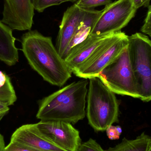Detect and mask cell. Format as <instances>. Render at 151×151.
<instances>
[{"instance_id":"44dd1931","label":"cell","mask_w":151,"mask_h":151,"mask_svg":"<svg viewBox=\"0 0 151 151\" xmlns=\"http://www.w3.org/2000/svg\"><path fill=\"white\" fill-rule=\"evenodd\" d=\"M106 135L109 139L111 140H118L119 138L120 135L119 134L116 126L113 125L109 126L106 130Z\"/></svg>"},{"instance_id":"4316f807","label":"cell","mask_w":151,"mask_h":151,"mask_svg":"<svg viewBox=\"0 0 151 151\" xmlns=\"http://www.w3.org/2000/svg\"><path fill=\"white\" fill-rule=\"evenodd\" d=\"M148 12L146 18L145 19V24H148L151 23V5L149 6Z\"/></svg>"},{"instance_id":"ffe728a7","label":"cell","mask_w":151,"mask_h":151,"mask_svg":"<svg viewBox=\"0 0 151 151\" xmlns=\"http://www.w3.org/2000/svg\"><path fill=\"white\" fill-rule=\"evenodd\" d=\"M6 151H41L15 142H10L6 146Z\"/></svg>"},{"instance_id":"4fadbf2b","label":"cell","mask_w":151,"mask_h":151,"mask_svg":"<svg viewBox=\"0 0 151 151\" xmlns=\"http://www.w3.org/2000/svg\"><path fill=\"white\" fill-rule=\"evenodd\" d=\"M15 41L12 29L0 20V61L9 66L15 65L19 61Z\"/></svg>"},{"instance_id":"ac0fdd59","label":"cell","mask_w":151,"mask_h":151,"mask_svg":"<svg viewBox=\"0 0 151 151\" xmlns=\"http://www.w3.org/2000/svg\"><path fill=\"white\" fill-rule=\"evenodd\" d=\"M112 2V0H78L76 4L85 9H93L101 5H107Z\"/></svg>"},{"instance_id":"8fae6325","label":"cell","mask_w":151,"mask_h":151,"mask_svg":"<svg viewBox=\"0 0 151 151\" xmlns=\"http://www.w3.org/2000/svg\"><path fill=\"white\" fill-rule=\"evenodd\" d=\"M112 33L101 35H89L84 41L70 50L65 61L75 74L109 38Z\"/></svg>"},{"instance_id":"9c48e42d","label":"cell","mask_w":151,"mask_h":151,"mask_svg":"<svg viewBox=\"0 0 151 151\" xmlns=\"http://www.w3.org/2000/svg\"><path fill=\"white\" fill-rule=\"evenodd\" d=\"M34 9L31 0H3L1 21L12 30H31Z\"/></svg>"},{"instance_id":"484cf974","label":"cell","mask_w":151,"mask_h":151,"mask_svg":"<svg viewBox=\"0 0 151 151\" xmlns=\"http://www.w3.org/2000/svg\"><path fill=\"white\" fill-rule=\"evenodd\" d=\"M0 151H6V146L3 136L0 133Z\"/></svg>"},{"instance_id":"3957f363","label":"cell","mask_w":151,"mask_h":151,"mask_svg":"<svg viewBox=\"0 0 151 151\" xmlns=\"http://www.w3.org/2000/svg\"><path fill=\"white\" fill-rule=\"evenodd\" d=\"M86 115L96 132H104L119 122V103L115 93L98 77L89 79Z\"/></svg>"},{"instance_id":"2e32d148","label":"cell","mask_w":151,"mask_h":151,"mask_svg":"<svg viewBox=\"0 0 151 151\" xmlns=\"http://www.w3.org/2000/svg\"><path fill=\"white\" fill-rule=\"evenodd\" d=\"M17 100L16 92L10 80L4 87L0 88V101L7 103L10 106L14 104Z\"/></svg>"},{"instance_id":"d4e9b609","label":"cell","mask_w":151,"mask_h":151,"mask_svg":"<svg viewBox=\"0 0 151 151\" xmlns=\"http://www.w3.org/2000/svg\"><path fill=\"white\" fill-rule=\"evenodd\" d=\"M141 30L142 32L145 34L148 35L151 37V23L144 24Z\"/></svg>"},{"instance_id":"d6986e66","label":"cell","mask_w":151,"mask_h":151,"mask_svg":"<svg viewBox=\"0 0 151 151\" xmlns=\"http://www.w3.org/2000/svg\"><path fill=\"white\" fill-rule=\"evenodd\" d=\"M76 151H106L97 142L96 140L90 138L84 142L81 143Z\"/></svg>"},{"instance_id":"f1b7e54d","label":"cell","mask_w":151,"mask_h":151,"mask_svg":"<svg viewBox=\"0 0 151 151\" xmlns=\"http://www.w3.org/2000/svg\"><path fill=\"white\" fill-rule=\"evenodd\" d=\"M148 151H151V145L150 146V148H149V150Z\"/></svg>"},{"instance_id":"603a6c76","label":"cell","mask_w":151,"mask_h":151,"mask_svg":"<svg viewBox=\"0 0 151 151\" xmlns=\"http://www.w3.org/2000/svg\"><path fill=\"white\" fill-rule=\"evenodd\" d=\"M9 106L7 103L0 101V120L9 112L10 110Z\"/></svg>"},{"instance_id":"8992f818","label":"cell","mask_w":151,"mask_h":151,"mask_svg":"<svg viewBox=\"0 0 151 151\" xmlns=\"http://www.w3.org/2000/svg\"><path fill=\"white\" fill-rule=\"evenodd\" d=\"M129 44V36L120 31L112 33L95 54L74 74L83 79L97 77Z\"/></svg>"},{"instance_id":"cb8c5ba5","label":"cell","mask_w":151,"mask_h":151,"mask_svg":"<svg viewBox=\"0 0 151 151\" xmlns=\"http://www.w3.org/2000/svg\"><path fill=\"white\" fill-rule=\"evenodd\" d=\"M10 80V78L6 73L0 70V88L4 87Z\"/></svg>"},{"instance_id":"5b68a950","label":"cell","mask_w":151,"mask_h":151,"mask_svg":"<svg viewBox=\"0 0 151 151\" xmlns=\"http://www.w3.org/2000/svg\"><path fill=\"white\" fill-rule=\"evenodd\" d=\"M97 77L115 94L140 98L128 47Z\"/></svg>"},{"instance_id":"52a82bcc","label":"cell","mask_w":151,"mask_h":151,"mask_svg":"<svg viewBox=\"0 0 151 151\" xmlns=\"http://www.w3.org/2000/svg\"><path fill=\"white\" fill-rule=\"evenodd\" d=\"M137 9L131 0H118L101 10L90 35H101L120 32L134 17Z\"/></svg>"},{"instance_id":"7402d4cb","label":"cell","mask_w":151,"mask_h":151,"mask_svg":"<svg viewBox=\"0 0 151 151\" xmlns=\"http://www.w3.org/2000/svg\"><path fill=\"white\" fill-rule=\"evenodd\" d=\"M132 3L136 9L142 7H148L150 5L151 0H131Z\"/></svg>"},{"instance_id":"83f0119b","label":"cell","mask_w":151,"mask_h":151,"mask_svg":"<svg viewBox=\"0 0 151 151\" xmlns=\"http://www.w3.org/2000/svg\"><path fill=\"white\" fill-rule=\"evenodd\" d=\"M116 129H117V131H118V133L120 135H121L122 133V129L121 127L119 126H116Z\"/></svg>"},{"instance_id":"ba28073f","label":"cell","mask_w":151,"mask_h":151,"mask_svg":"<svg viewBox=\"0 0 151 151\" xmlns=\"http://www.w3.org/2000/svg\"><path fill=\"white\" fill-rule=\"evenodd\" d=\"M35 125L44 137L65 150L76 151L81 144L80 132L71 123L40 121Z\"/></svg>"},{"instance_id":"277c9868","label":"cell","mask_w":151,"mask_h":151,"mask_svg":"<svg viewBox=\"0 0 151 151\" xmlns=\"http://www.w3.org/2000/svg\"><path fill=\"white\" fill-rule=\"evenodd\" d=\"M128 49L139 99L149 102L151 100V40L136 33L129 36Z\"/></svg>"},{"instance_id":"6da1fadb","label":"cell","mask_w":151,"mask_h":151,"mask_svg":"<svg viewBox=\"0 0 151 151\" xmlns=\"http://www.w3.org/2000/svg\"><path fill=\"white\" fill-rule=\"evenodd\" d=\"M22 50L31 67L50 84L63 86L71 71L60 55L52 38L37 30H29L21 37Z\"/></svg>"},{"instance_id":"5bb4252c","label":"cell","mask_w":151,"mask_h":151,"mask_svg":"<svg viewBox=\"0 0 151 151\" xmlns=\"http://www.w3.org/2000/svg\"><path fill=\"white\" fill-rule=\"evenodd\" d=\"M101 12V10L87 9L84 18L76 28L74 35L66 50L64 59L71 50L84 41L90 33L93 24Z\"/></svg>"},{"instance_id":"9a60e30c","label":"cell","mask_w":151,"mask_h":151,"mask_svg":"<svg viewBox=\"0 0 151 151\" xmlns=\"http://www.w3.org/2000/svg\"><path fill=\"white\" fill-rule=\"evenodd\" d=\"M151 145V137L143 132L133 140L124 138L121 142L106 151H148Z\"/></svg>"},{"instance_id":"e0dca14e","label":"cell","mask_w":151,"mask_h":151,"mask_svg":"<svg viewBox=\"0 0 151 151\" xmlns=\"http://www.w3.org/2000/svg\"><path fill=\"white\" fill-rule=\"evenodd\" d=\"M77 0H35L33 3L35 10L42 12L47 8L51 6L60 5L66 2H74Z\"/></svg>"},{"instance_id":"7c38bea8","label":"cell","mask_w":151,"mask_h":151,"mask_svg":"<svg viewBox=\"0 0 151 151\" xmlns=\"http://www.w3.org/2000/svg\"><path fill=\"white\" fill-rule=\"evenodd\" d=\"M11 142H15L41 151H67L56 145L39 132L35 124L24 125L13 133Z\"/></svg>"},{"instance_id":"f546056e","label":"cell","mask_w":151,"mask_h":151,"mask_svg":"<svg viewBox=\"0 0 151 151\" xmlns=\"http://www.w3.org/2000/svg\"><path fill=\"white\" fill-rule=\"evenodd\" d=\"M35 1V0H31V1H32V3L33 4L34 2Z\"/></svg>"},{"instance_id":"7a4b0ae2","label":"cell","mask_w":151,"mask_h":151,"mask_svg":"<svg viewBox=\"0 0 151 151\" xmlns=\"http://www.w3.org/2000/svg\"><path fill=\"white\" fill-rule=\"evenodd\" d=\"M88 79L74 82L40 100L36 118L41 121L76 124L86 114Z\"/></svg>"},{"instance_id":"30bf717a","label":"cell","mask_w":151,"mask_h":151,"mask_svg":"<svg viewBox=\"0 0 151 151\" xmlns=\"http://www.w3.org/2000/svg\"><path fill=\"white\" fill-rule=\"evenodd\" d=\"M87 10L75 3L64 13L56 43V48L63 59L76 28L84 18Z\"/></svg>"}]
</instances>
